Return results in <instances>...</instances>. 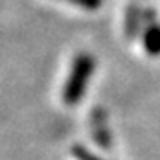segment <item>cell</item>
Segmentation results:
<instances>
[{"label":"cell","instance_id":"6da1fadb","mask_svg":"<svg viewBox=\"0 0 160 160\" xmlns=\"http://www.w3.org/2000/svg\"><path fill=\"white\" fill-rule=\"evenodd\" d=\"M92 72H94V59L88 53H79L72 63V70L68 74L63 90V101L66 105H78L81 101L87 88V81L92 76Z\"/></svg>","mask_w":160,"mask_h":160},{"label":"cell","instance_id":"7a4b0ae2","mask_svg":"<svg viewBox=\"0 0 160 160\" xmlns=\"http://www.w3.org/2000/svg\"><path fill=\"white\" fill-rule=\"evenodd\" d=\"M145 48L151 53H158L160 52V30L151 28L145 35Z\"/></svg>","mask_w":160,"mask_h":160},{"label":"cell","instance_id":"3957f363","mask_svg":"<svg viewBox=\"0 0 160 160\" xmlns=\"http://www.w3.org/2000/svg\"><path fill=\"white\" fill-rule=\"evenodd\" d=\"M66 2L76 4V6H79V8H83V9H88V11L98 9V8L101 6V0H66Z\"/></svg>","mask_w":160,"mask_h":160},{"label":"cell","instance_id":"277c9868","mask_svg":"<svg viewBox=\"0 0 160 160\" xmlns=\"http://www.w3.org/2000/svg\"><path fill=\"white\" fill-rule=\"evenodd\" d=\"M74 155H76V158H79V160H98L87 149H83V147H74Z\"/></svg>","mask_w":160,"mask_h":160}]
</instances>
